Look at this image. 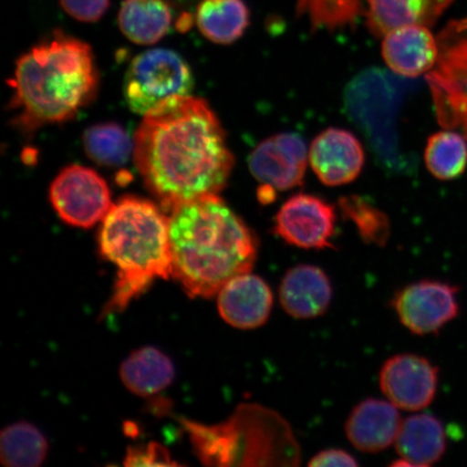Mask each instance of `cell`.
<instances>
[{"label": "cell", "mask_w": 467, "mask_h": 467, "mask_svg": "<svg viewBox=\"0 0 467 467\" xmlns=\"http://www.w3.org/2000/svg\"><path fill=\"white\" fill-rule=\"evenodd\" d=\"M332 285L321 268L302 265L285 274L279 287V301L284 311L296 319H313L328 311Z\"/></svg>", "instance_id": "e0dca14e"}, {"label": "cell", "mask_w": 467, "mask_h": 467, "mask_svg": "<svg viewBox=\"0 0 467 467\" xmlns=\"http://www.w3.org/2000/svg\"><path fill=\"white\" fill-rule=\"evenodd\" d=\"M128 466L177 465L171 453L160 443L150 442L148 445L130 448L125 460Z\"/></svg>", "instance_id": "f1b7e54d"}, {"label": "cell", "mask_w": 467, "mask_h": 467, "mask_svg": "<svg viewBox=\"0 0 467 467\" xmlns=\"http://www.w3.org/2000/svg\"><path fill=\"white\" fill-rule=\"evenodd\" d=\"M352 454L342 449H327L309 460L308 466H358Z\"/></svg>", "instance_id": "4dcf8cb0"}, {"label": "cell", "mask_w": 467, "mask_h": 467, "mask_svg": "<svg viewBox=\"0 0 467 467\" xmlns=\"http://www.w3.org/2000/svg\"><path fill=\"white\" fill-rule=\"evenodd\" d=\"M84 148L88 157L101 166L125 165L133 151V142L119 124L93 125L84 133Z\"/></svg>", "instance_id": "d4e9b609"}, {"label": "cell", "mask_w": 467, "mask_h": 467, "mask_svg": "<svg viewBox=\"0 0 467 467\" xmlns=\"http://www.w3.org/2000/svg\"><path fill=\"white\" fill-rule=\"evenodd\" d=\"M169 2L178 5H185L194 4L196 0H169Z\"/></svg>", "instance_id": "d6a6232c"}, {"label": "cell", "mask_w": 467, "mask_h": 467, "mask_svg": "<svg viewBox=\"0 0 467 467\" xmlns=\"http://www.w3.org/2000/svg\"><path fill=\"white\" fill-rule=\"evenodd\" d=\"M50 201L67 224L89 229L109 213L113 203L100 174L79 165L64 168L50 188Z\"/></svg>", "instance_id": "9c48e42d"}, {"label": "cell", "mask_w": 467, "mask_h": 467, "mask_svg": "<svg viewBox=\"0 0 467 467\" xmlns=\"http://www.w3.org/2000/svg\"><path fill=\"white\" fill-rule=\"evenodd\" d=\"M361 0H297V15L307 17L314 28L335 29L353 26Z\"/></svg>", "instance_id": "83f0119b"}, {"label": "cell", "mask_w": 467, "mask_h": 467, "mask_svg": "<svg viewBox=\"0 0 467 467\" xmlns=\"http://www.w3.org/2000/svg\"><path fill=\"white\" fill-rule=\"evenodd\" d=\"M407 85L379 69L360 73L347 88L350 116L363 128L383 165L405 167L397 137V116Z\"/></svg>", "instance_id": "8992f818"}, {"label": "cell", "mask_w": 467, "mask_h": 467, "mask_svg": "<svg viewBox=\"0 0 467 467\" xmlns=\"http://www.w3.org/2000/svg\"><path fill=\"white\" fill-rule=\"evenodd\" d=\"M48 442L36 426L17 422L0 433V461L9 467H37L48 454Z\"/></svg>", "instance_id": "cb8c5ba5"}, {"label": "cell", "mask_w": 467, "mask_h": 467, "mask_svg": "<svg viewBox=\"0 0 467 467\" xmlns=\"http://www.w3.org/2000/svg\"><path fill=\"white\" fill-rule=\"evenodd\" d=\"M10 109L26 133L74 119L96 96L99 75L91 47L57 31L17 58Z\"/></svg>", "instance_id": "3957f363"}, {"label": "cell", "mask_w": 467, "mask_h": 467, "mask_svg": "<svg viewBox=\"0 0 467 467\" xmlns=\"http://www.w3.org/2000/svg\"><path fill=\"white\" fill-rule=\"evenodd\" d=\"M169 0H124L119 13L122 34L137 45H153L165 37L172 23Z\"/></svg>", "instance_id": "44dd1931"}, {"label": "cell", "mask_w": 467, "mask_h": 467, "mask_svg": "<svg viewBox=\"0 0 467 467\" xmlns=\"http://www.w3.org/2000/svg\"><path fill=\"white\" fill-rule=\"evenodd\" d=\"M438 385L437 367L414 354L395 355L379 372V387L388 400L405 411H420L433 402Z\"/></svg>", "instance_id": "7c38bea8"}, {"label": "cell", "mask_w": 467, "mask_h": 467, "mask_svg": "<svg viewBox=\"0 0 467 467\" xmlns=\"http://www.w3.org/2000/svg\"><path fill=\"white\" fill-rule=\"evenodd\" d=\"M446 29L453 33L467 35V19L453 22L452 25L449 26Z\"/></svg>", "instance_id": "1f68e13d"}, {"label": "cell", "mask_w": 467, "mask_h": 467, "mask_svg": "<svg viewBox=\"0 0 467 467\" xmlns=\"http://www.w3.org/2000/svg\"><path fill=\"white\" fill-rule=\"evenodd\" d=\"M99 244L104 258L117 267L107 313L124 311L155 279L171 276L169 221L154 202L128 196L113 203L103 219Z\"/></svg>", "instance_id": "277c9868"}, {"label": "cell", "mask_w": 467, "mask_h": 467, "mask_svg": "<svg viewBox=\"0 0 467 467\" xmlns=\"http://www.w3.org/2000/svg\"><path fill=\"white\" fill-rule=\"evenodd\" d=\"M174 375L171 359L151 347L134 350L120 366L122 383L141 397L160 394L173 382Z\"/></svg>", "instance_id": "7402d4cb"}, {"label": "cell", "mask_w": 467, "mask_h": 467, "mask_svg": "<svg viewBox=\"0 0 467 467\" xmlns=\"http://www.w3.org/2000/svg\"><path fill=\"white\" fill-rule=\"evenodd\" d=\"M307 160L303 139L296 133L285 132L256 146L249 157V168L263 186L283 192L302 185Z\"/></svg>", "instance_id": "4fadbf2b"}, {"label": "cell", "mask_w": 467, "mask_h": 467, "mask_svg": "<svg viewBox=\"0 0 467 467\" xmlns=\"http://www.w3.org/2000/svg\"><path fill=\"white\" fill-rule=\"evenodd\" d=\"M401 423L399 408L392 402L369 399L361 401L350 412L346 433L358 451L378 453L395 443Z\"/></svg>", "instance_id": "ac0fdd59"}, {"label": "cell", "mask_w": 467, "mask_h": 467, "mask_svg": "<svg viewBox=\"0 0 467 467\" xmlns=\"http://www.w3.org/2000/svg\"><path fill=\"white\" fill-rule=\"evenodd\" d=\"M194 451L209 466H297L301 448L276 411L256 404L238 406L226 421L204 425L183 419Z\"/></svg>", "instance_id": "5b68a950"}, {"label": "cell", "mask_w": 467, "mask_h": 467, "mask_svg": "<svg viewBox=\"0 0 467 467\" xmlns=\"http://www.w3.org/2000/svg\"><path fill=\"white\" fill-rule=\"evenodd\" d=\"M195 22L203 37L218 45H230L241 38L250 23L244 0H201Z\"/></svg>", "instance_id": "603a6c76"}, {"label": "cell", "mask_w": 467, "mask_h": 467, "mask_svg": "<svg viewBox=\"0 0 467 467\" xmlns=\"http://www.w3.org/2000/svg\"><path fill=\"white\" fill-rule=\"evenodd\" d=\"M453 0H367V26L383 37L404 26L434 25Z\"/></svg>", "instance_id": "ffe728a7"}, {"label": "cell", "mask_w": 467, "mask_h": 467, "mask_svg": "<svg viewBox=\"0 0 467 467\" xmlns=\"http://www.w3.org/2000/svg\"><path fill=\"white\" fill-rule=\"evenodd\" d=\"M394 445L402 462L397 465L428 467L446 452L445 430L436 417L414 414L402 420Z\"/></svg>", "instance_id": "d6986e66"}, {"label": "cell", "mask_w": 467, "mask_h": 467, "mask_svg": "<svg viewBox=\"0 0 467 467\" xmlns=\"http://www.w3.org/2000/svg\"><path fill=\"white\" fill-rule=\"evenodd\" d=\"M192 69L169 49H153L133 58L125 75L124 95L133 113L146 115L172 98L191 96Z\"/></svg>", "instance_id": "52a82bcc"}, {"label": "cell", "mask_w": 467, "mask_h": 467, "mask_svg": "<svg viewBox=\"0 0 467 467\" xmlns=\"http://www.w3.org/2000/svg\"><path fill=\"white\" fill-rule=\"evenodd\" d=\"M382 56L394 73L416 78L435 67L440 45L428 26H404L384 35Z\"/></svg>", "instance_id": "2e32d148"}, {"label": "cell", "mask_w": 467, "mask_h": 467, "mask_svg": "<svg viewBox=\"0 0 467 467\" xmlns=\"http://www.w3.org/2000/svg\"><path fill=\"white\" fill-rule=\"evenodd\" d=\"M425 165L438 180L449 181L462 174L467 166V144L461 134L441 131L426 144Z\"/></svg>", "instance_id": "484cf974"}, {"label": "cell", "mask_w": 467, "mask_h": 467, "mask_svg": "<svg viewBox=\"0 0 467 467\" xmlns=\"http://www.w3.org/2000/svg\"><path fill=\"white\" fill-rule=\"evenodd\" d=\"M133 160L148 190L171 212L225 188L234 156L218 117L202 99L172 98L143 116Z\"/></svg>", "instance_id": "6da1fadb"}, {"label": "cell", "mask_w": 467, "mask_h": 467, "mask_svg": "<svg viewBox=\"0 0 467 467\" xmlns=\"http://www.w3.org/2000/svg\"><path fill=\"white\" fill-rule=\"evenodd\" d=\"M168 221L171 276L191 297L209 299L253 270L258 239L219 195L180 203Z\"/></svg>", "instance_id": "7a4b0ae2"}, {"label": "cell", "mask_w": 467, "mask_h": 467, "mask_svg": "<svg viewBox=\"0 0 467 467\" xmlns=\"http://www.w3.org/2000/svg\"><path fill=\"white\" fill-rule=\"evenodd\" d=\"M440 46L436 66L428 75L438 119L467 137V35L445 29Z\"/></svg>", "instance_id": "ba28073f"}, {"label": "cell", "mask_w": 467, "mask_h": 467, "mask_svg": "<svg viewBox=\"0 0 467 467\" xmlns=\"http://www.w3.org/2000/svg\"><path fill=\"white\" fill-rule=\"evenodd\" d=\"M309 161L321 182L340 186L358 179L363 171L365 153L352 132L329 128L314 139Z\"/></svg>", "instance_id": "5bb4252c"}, {"label": "cell", "mask_w": 467, "mask_h": 467, "mask_svg": "<svg viewBox=\"0 0 467 467\" xmlns=\"http://www.w3.org/2000/svg\"><path fill=\"white\" fill-rule=\"evenodd\" d=\"M459 288L438 280H420L394 296L392 306L400 323L418 336L437 334L459 315Z\"/></svg>", "instance_id": "30bf717a"}, {"label": "cell", "mask_w": 467, "mask_h": 467, "mask_svg": "<svg viewBox=\"0 0 467 467\" xmlns=\"http://www.w3.org/2000/svg\"><path fill=\"white\" fill-rule=\"evenodd\" d=\"M110 0H60L61 7L73 19L85 23L101 20L109 8Z\"/></svg>", "instance_id": "f546056e"}, {"label": "cell", "mask_w": 467, "mask_h": 467, "mask_svg": "<svg viewBox=\"0 0 467 467\" xmlns=\"http://www.w3.org/2000/svg\"><path fill=\"white\" fill-rule=\"evenodd\" d=\"M273 303L270 285L251 272L233 277L218 292L221 317L237 329L250 330L265 325Z\"/></svg>", "instance_id": "9a60e30c"}, {"label": "cell", "mask_w": 467, "mask_h": 467, "mask_svg": "<svg viewBox=\"0 0 467 467\" xmlns=\"http://www.w3.org/2000/svg\"><path fill=\"white\" fill-rule=\"evenodd\" d=\"M342 214L353 222L359 235L367 244L384 246L389 237V221L387 214L363 197L348 196L338 202Z\"/></svg>", "instance_id": "4316f807"}, {"label": "cell", "mask_w": 467, "mask_h": 467, "mask_svg": "<svg viewBox=\"0 0 467 467\" xmlns=\"http://www.w3.org/2000/svg\"><path fill=\"white\" fill-rule=\"evenodd\" d=\"M336 224L337 213L332 204L300 192L279 209L274 232L291 246L320 250L332 247Z\"/></svg>", "instance_id": "8fae6325"}]
</instances>
